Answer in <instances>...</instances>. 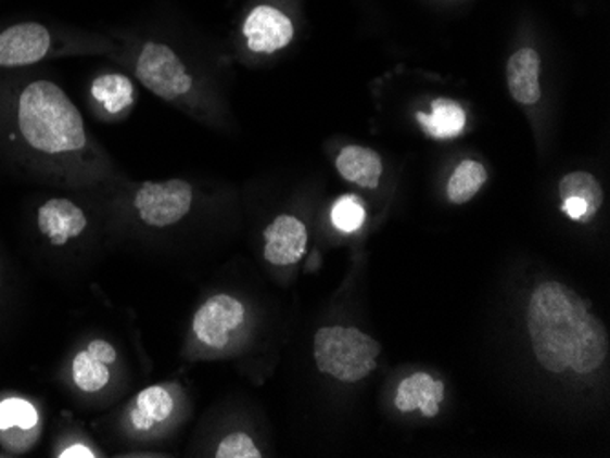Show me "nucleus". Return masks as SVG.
<instances>
[{
    "label": "nucleus",
    "instance_id": "f257e3e1",
    "mask_svg": "<svg viewBox=\"0 0 610 458\" xmlns=\"http://www.w3.org/2000/svg\"><path fill=\"white\" fill-rule=\"evenodd\" d=\"M532 349L550 372L598 371L609 356V332L588 313L580 294L559 281H543L526 309Z\"/></svg>",
    "mask_w": 610,
    "mask_h": 458
},
{
    "label": "nucleus",
    "instance_id": "f03ea898",
    "mask_svg": "<svg viewBox=\"0 0 610 458\" xmlns=\"http://www.w3.org/2000/svg\"><path fill=\"white\" fill-rule=\"evenodd\" d=\"M18 128L34 149L47 154L74 152L87 144L85 123L66 93L50 80H37L18 99Z\"/></svg>",
    "mask_w": 610,
    "mask_h": 458
},
{
    "label": "nucleus",
    "instance_id": "7ed1b4c3",
    "mask_svg": "<svg viewBox=\"0 0 610 458\" xmlns=\"http://www.w3.org/2000/svg\"><path fill=\"white\" fill-rule=\"evenodd\" d=\"M380 344L355 327H322L315 334L318 371L340 382H358L377 367Z\"/></svg>",
    "mask_w": 610,
    "mask_h": 458
},
{
    "label": "nucleus",
    "instance_id": "20e7f679",
    "mask_svg": "<svg viewBox=\"0 0 610 458\" xmlns=\"http://www.w3.org/2000/svg\"><path fill=\"white\" fill-rule=\"evenodd\" d=\"M136 75L147 90L165 101L181 98L192 88V79L178 55L157 42L144 44L136 64Z\"/></svg>",
    "mask_w": 610,
    "mask_h": 458
},
{
    "label": "nucleus",
    "instance_id": "39448f33",
    "mask_svg": "<svg viewBox=\"0 0 610 458\" xmlns=\"http://www.w3.org/2000/svg\"><path fill=\"white\" fill-rule=\"evenodd\" d=\"M192 187L183 179H170L165 183H144L136 194L134 206L143 224L165 229L178 224L192 206Z\"/></svg>",
    "mask_w": 610,
    "mask_h": 458
},
{
    "label": "nucleus",
    "instance_id": "423d86ee",
    "mask_svg": "<svg viewBox=\"0 0 610 458\" xmlns=\"http://www.w3.org/2000/svg\"><path fill=\"white\" fill-rule=\"evenodd\" d=\"M245 307L229 294H216L198 309L192 331L202 344L213 349H224L231 340V332L242 326Z\"/></svg>",
    "mask_w": 610,
    "mask_h": 458
},
{
    "label": "nucleus",
    "instance_id": "0eeeda50",
    "mask_svg": "<svg viewBox=\"0 0 610 458\" xmlns=\"http://www.w3.org/2000/svg\"><path fill=\"white\" fill-rule=\"evenodd\" d=\"M243 35L249 50L256 53H275L293 40V23L282 12L271 7L254 8L243 24Z\"/></svg>",
    "mask_w": 610,
    "mask_h": 458
},
{
    "label": "nucleus",
    "instance_id": "6e6552de",
    "mask_svg": "<svg viewBox=\"0 0 610 458\" xmlns=\"http://www.w3.org/2000/svg\"><path fill=\"white\" fill-rule=\"evenodd\" d=\"M50 48V34L41 24H17L0 34V66H26L41 61Z\"/></svg>",
    "mask_w": 610,
    "mask_h": 458
},
{
    "label": "nucleus",
    "instance_id": "1a4fd4ad",
    "mask_svg": "<svg viewBox=\"0 0 610 458\" xmlns=\"http://www.w3.org/2000/svg\"><path fill=\"white\" fill-rule=\"evenodd\" d=\"M264 256L272 265H294L307 249V229L294 216H278L264 232Z\"/></svg>",
    "mask_w": 610,
    "mask_h": 458
},
{
    "label": "nucleus",
    "instance_id": "9d476101",
    "mask_svg": "<svg viewBox=\"0 0 610 458\" xmlns=\"http://www.w3.org/2000/svg\"><path fill=\"white\" fill-rule=\"evenodd\" d=\"M117 360V353L109 342L92 340L87 349L75 356L72 377L79 390L98 393L110 382L109 367Z\"/></svg>",
    "mask_w": 610,
    "mask_h": 458
},
{
    "label": "nucleus",
    "instance_id": "9b49d317",
    "mask_svg": "<svg viewBox=\"0 0 610 458\" xmlns=\"http://www.w3.org/2000/svg\"><path fill=\"white\" fill-rule=\"evenodd\" d=\"M444 398V384L433 379L428 372H415L398 385L395 396V407L401 412L419 409L422 417L433 419L437 417L439 407Z\"/></svg>",
    "mask_w": 610,
    "mask_h": 458
},
{
    "label": "nucleus",
    "instance_id": "f8f14e48",
    "mask_svg": "<svg viewBox=\"0 0 610 458\" xmlns=\"http://www.w3.org/2000/svg\"><path fill=\"white\" fill-rule=\"evenodd\" d=\"M88 219L79 206L68 200H50L39 208V229L53 245H64L87 229Z\"/></svg>",
    "mask_w": 610,
    "mask_h": 458
},
{
    "label": "nucleus",
    "instance_id": "ddd939ff",
    "mask_svg": "<svg viewBox=\"0 0 610 458\" xmlns=\"http://www.w3.org/2000/svg\"><path fill=\"white\" fill-rule=\"evenodd\" d=\"M539 74H542V59L532 48H521L508 59V90L518 103L536 104L542 99Z\"/></svg>",
    "mask_w": 610,
    "mask_h": 458
},
{
    "label": "nucleus",
    "instance_id": "4468645a",
    "mask_svg": "<svg viewBox=\"0 0 610 458\" xmlns=\"http://www.w3.org/2000/svg\"><path fill=\"white\" fill-rule=\"evenodd\" d=\"M342 178L364 189H377L382 176V160L374 150L366 147H346L334 161Z\"/></svg>",
    "mask_w": 610,
    "mask_h": 458
},
{
    "label": "nucleus",
    "instance_id": "2eb2a0df",
    "mask_svg": "<svg viewBox=\"0 0 610 458\" xmlns=\"http://www.w3.org/2000/svg\"><path fill=\"white\" fill-rule=\"evenodd\" d=\"M417 120L430 138L452 139L465 132L467 112L462 110L461 104L452 99H435L432 103V114L419 112Z\"/></svg>",
    "mask_w": 610,
    "mask_h": 458
},
{
    "label": "nucleus",
    "instance_id": "dca6fc26",
    "mask_svg": "<svg viewBox=\"0 0 610 458\" xmlns=\"http://www.w3.org/2000/svg\"><path fill=\"white\" fill-rule=\"evenodd\" d=\"M174 398L162 385H152L139 393L136 406L130 411L132 425L139 431H149L162 424L173 415Z\"/></svg>",
    "mask_w": 610,
    "mask_h": 458
},
{
    "label": "nucleus",
    "instance_id": "f3484780",
    "mask_svg": "<svg viewBox=\"0 0 610 458\" xmlns=\"http://www.w3.org/2000/svg\"><path fill=\"white\" fill-rule=\"evenodd\" d=\"M92 96L109 114H119L134 103L132 80L122 74L101 75L93 80Z\"/></svg>",
    "mask_w": 610,
    "mask_h": 458
},
{
    "label": "nucleus",
    "instance_id": "a211bd4d",
    "mask_svg": "<svg viewBox=\"0 0 610 458\" xmlns=\"http://www.w3.org/2000/svg\"><path fill=\"white\" fill-rule=\"evenodd\" d=\"M486 168L479 161L467 160L459 163L448 181V200L454 205H465L473 200L479 190L486 183Z\"/></svg>",
    "mask_w": 610,
    "mask_h": 458
},
{
    "label": "nucleus",
    "instance_id": "6ab92c4d",
    "mask_svg": "<svg viewBox=\"0 0 610 458\" xmlns=\"http://www.w3.org/2000/svg\"><path fill=\"white\" fill-rule=\"evenodd\" d=\"M559 195L561 200L567 198H577L587 203L588 214L594 218L599 213V208L603 205V190L598 179L588 173L567 174L561 183H559Z\"/></svg>",
    "mask_w": 610,
    "mask_h": 458
},
{
    "label": "nucleus",
    "instance_id": "aec40b11",
    "mask_svg": "<svg viewBox=\"0 0 610 458\" xmlns=\"http://www.w3.org/2000/svg\"><path fill=\"white\" fill-rule=\"evenodd\" d=\"M39 420V415L29 402L21 398H8L0 402V430L8 431L12 428L29 431L34 430Z\"/></svg>",
    "mask_w": 610,
    "mask_h": 458
},
{
    "label": "nucleus",
    "instance_id": "412c9836",
    "mask_svg": "<svg viewBox=\"0 0 610 458\" xmlns=\"http://www.w3.org/2000/svg\"><path fill=\"white\" fill-rule=\"evenodd\" d=\"M331 218H333V225L336 229L350 234V232H355L363 227L366 211L355 195H344L334 203Z\"/></svg>",
    "mask_w": 610,
    "mask_h": 458
},
{
    "label": "nucleus",
    "instance_id": "4be33fe9",
    "mask_svg": "<svg viewBox=\"0 0 610 458\" xmlns=\"http://www.w3.org/2000/svg\"><path fill=\"white\" fill-rule=\"evenodd\" d=\"M216 457L218 458H259L258 447L254 446L253 438L245 435V433H232V435L225 436L224 441L219 442L218 449H216Z\"/></svg>",
    "mask_w": 610,
    "mask_h": 458
},
{
    "label": "nucleus",
    "instance_id": "5701e85b",
    "mask_svg": "<svg viewBox=\"0 0 610 458\" xmlns=\"http://www.w3.org/2000/svg\"><path fill=\"white\" fill-rule=\"evenodd\" d=\"M59 457L61 458H77V457H81V458H92L96 457V455H93L92 451H90V449H88V447L85 446H72L68 447V449H64L63 453H61V455H59Z\"/></svg>",
    "mask_w": 610,
    "mask_h": 458
}]
</instances>
